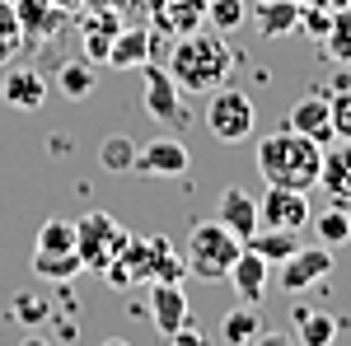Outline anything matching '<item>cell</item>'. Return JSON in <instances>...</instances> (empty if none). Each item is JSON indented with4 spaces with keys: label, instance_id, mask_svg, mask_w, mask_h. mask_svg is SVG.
<instances>
[{
    "label": "cell",
    "instance_id": "obj_1",
    "mask_svg": "<svg viewBox=\"0 0 351 346\" xmlns=\"http://www.w3.org/2000/svg\"><path fill=\"white\" fill-rule=\"evenodd\" d=\"M234 66H239V52L225 42V33L202 24L183 38H173V52H169L164 71L173 75V84L183 94H211L216 84H230Z\"/></svg>",
    "mask_w": 351,
    "mask_h": 346
},
{
    "label": "cell",
    "instance_id": "obj_2",
    "mask_svg": "<svg viewBox=\"0 0 351 346\" xmlns=\"http://www.w3.org/2000/svg\"><path fill=\"white\" fill-rule=\"evenodd\" d=\"M258 173H263V183L271 187H295V192H309V187L319 183V164H324V145H314L309 136L291 132V127H281V132H271L258 140Z\"/></svg>",
    "mask_w": 351,
    "mask_h": 346
},
{
    "label": "cell",
    "instance_id": "obj_3",
    "mask_svg": "<svg viewBox=\"0 0 351 346\" xmlns=\"http://www.w3.org/2000/svg\"><path fill=\"white\" fill-rule=\"evenodd\" d=\"M239 253H243V239L230 225H220V220H197L188 230V253H183V262H188V271L197 281H225Z\"/></svg>",
    "mask_w": 351,
    "mask_h": 346
},
{
    "label": "cell",
    "instance_id": "obj_4",
    "mask_svg": "<svg viewBox=\"0 0 351 346\" xmlns=\"http://www.w3.org/2000/svg\"><path fill=\"white\" fill-rule=\"evenodd\" d=\"M206 132L216 136L220 145H239L258 132V108L243 89H230V84H216L211 99H206Z\"/></svg>",
    "mask_w": 351,
    "mask_h": 346
},
{
    "label": "cell",
    "instance_id": "obj_5",
    "mask_svg": "<svg viewBox=\"0 0 351 346\" xmlns=\"http://www.w3.org/2000/svg\"><path fill=\"white\" fill-rule=\"evenodd\" d=\"M127 243H132V234H127L108 211H84L80 220H75V248H80L84 271H99V267H108L112 258H122Z\"/></svg>",
    "mask_w": 351,
    "mask_h": 346
},
{
    "label": "cell",
    "instance_id": "obj_6",
    "mask_svg": "<svg viewBox=\"0 0 351 346\" xmlns=\"http://www.w3.org/2000/svg\"><path fill=\"white\" fill-rule=\"evenodd\" d=\"M141 103H145V112H150V122H160V127H169V132H183V127L192 122L183 89H178L173 75H169L164 66H155V61L141 66Z\"/></svg>",
    "mask_w": 351,
    "mask_h": 346
},
{
    "label": "cell",
    "instance_id": "obj_7",
    "mask_svg": "<svg viewBox=\"0 0 351 346\" xmlns=\"http://www.w3.org/2000/svg\"><path fill=\"white\" fill-rule=\"evenodd\" d=\"M328 276H332V248L328 243H309V248L300 243L286 262H276V286L286 295L314 291V286H324Z\"/></svg>",
    "mask_w": 351,
    "mask_h": 346
},
{
    "label": "cell",
    "instance_id": "obj_8",
    "mask_svg": "<svg viewBox=\"0 0 351 346\" xmlns=\"http://www.w3.org/2000/svg\"><path fill=\"white\" fill-rule=\"evenodd\" d=\"M188 169H192V150L178 136H155L150 145H136L132 173H145V178H183Z\"/></svg>",
    "mask_w": 351,
    "mask_h": 346
},
{
    "label": "cell",
    "instance_id": "obj_9",
    "mask_svg": "<svg viewBox=\"0 0 351 346\" xmlns=\"http://www.w3.org/2000/svg\"><path fill=\"white\" fill-rule=\"evenodd\" d=\"M328 197V206L351 211V140H332L324 145V164H319V183Z\"/></svg>",
    "mask_w": 351,
    "mask_h": 346
},
{
    "label": "cell",
    "instance_id": "obj_10",
    "mask_svg": "<svg viewBox=\"0 0 351 346\" xmlns=\"http://www.w3.org/2000/svg\"><path fill=\"white\" fill-rule=\"evenodd\" d=\"M150 323H155V332H160L164 342L192 323V304H188V291H183V281H155L150 286Z\"/></svg>",
    "mask_w": 351,
    "mask_h": 346
},
{
    "label": "cell",
    "instance_id": "obj_11",
    "mask_svg": "<svg viewBox=\"0 0 351 346\" xmlns=\"http://www.w3.org/2000/svg\"><path fill=\"white\" fill-rule=\"evenodd\" d=\"M47 94H52V80L38 66H10L0 75V99L10 108H19V112H38L47 103Z\"/></svg>",
    "mask_w": 351,
    "mask_h": 346
},
{
    "label": "cell",
    "instance_id": "obj_12",
    "mask_svg": "<svg viewBox=\"0 0 351 346\" xmlns=\"http://www.w3.org/2000/svg\"><path fill=\"white\" fill-rule=\"evenodd\" d=\"M309 197L295 187H271L263 192V206H258V225H276V230H304L309 225Z\"/></svg>",
    "mask_w": 351,
    "mask_h": 346
},
{
    "label": "cell",
    "instance_id": "obj_13",
    "mask_svg": "<svg viewBox=\"0 0 351 346\" xmlns=\"http://www.w3.org/2000/svg\"><path fill=\"white\" fill-rule=\"evenodd\" d=\"M202 24H206V0H150V28L169 42Z\"/></svg>",
    "mask_w": 351,
    "mask_h": 346
},
{
    "label": "cell",
    "instance_id": "obj_14",
    "mask_svg": "<svg viewBox=\"0 0 351 346\" xmlns=\"http://www.w3.org/2000/svg\"><path fill=\"white\" fill-rule=\"evenodd\" d=\"M286 127L300 136H309L314 145H332L337 136H332V103H328L324 94H304V99H295L291 103V112H286Z\"/></svg>",
    "mask_w": 351,
    "mask_h": 346
},
{
    "label": "cell",
    "instance_id": "obj_15",
    "mask_svg": "<svg viewBox=\"0 0 351 346\" xmlns=\"http://www.w3.org/2000/svg\"><path fill=\"white\" fill-rule=\"evenodd\" d=\"M225 281L234 286V295H239L243 304H263V299H267V286H271V262L243 243V253L234 258V267H230Z\"/></svg>",
    "mask_w": 351,
    "mask_h": 346
},
{
    "label": "cell",
    "instance_id": "obj_16",
    "mask_svg": "<svg viewBox=\"0 0 351 346\" xmlns=\"http://www.w3.org/2000/svg\"><path fill=\"white\" fill-rule=\"evenodd\" d=\"M155 52V28H117V38L108 42V61L112 71H141Z\"/></svg>",
    "mask_w": 351,
    "mask_h": 346
},
{
    "label": "cell",
    "instance_id": "obj_17",
    "mask_svg": "<svg viewBox=\"0 0 351 346\" xmlns=\"http://www.w3.org/2000/svg\"><path fill=\"white\" fill-rule=\"evenodd\" d=\"M216 220L230 225L239 239H248V234L258 230V197H248L243 187H225L220 201H216Z\"/></svg>",
    "mask_w": 351,
    "mask_h": 346
},
{
    "label": "cell",
    "instance_id": "obj_18",
    "mask_svg": "<svg viewBox=\"0 0 351 346\" xmlns=\"http://www.w3.org/2000/svg\"><path fill=\"white\" fill-rule=\"evenodd\" d=\"M253 28H258L267 42L291 38L300 28V5L295 0H258V5H253Z\"/></svg>",
    "mask_w": 351,
    "mask_h": 346
},
{
    "label": "cell",
    "instance_id": "obj_19",
    "mask_svg": "<svg viewBox=\"0 0 351 346\" xmlns=\"http://www.w3.org/2000/svg\"><path fill=\"white\" fill-rule=\"evenodd\" d=\"M14 14H19V28H24V47L33 38L47 42L56 28H61V10H52V0H19Z\"/></svg>",
    "mask_w": 351,
    "mask_h": 346
},
{
    "label": "cell",
    "instance_id": "obj_20",
    "mask_svg": "<svg viewBox=\"0 0 351 346\" xmlns=\"http://www.w3.org/2000/svg\"><path fill=\"white\" fill-rule=\"evenodd\" d=\"M291 323H295L300 346H328L337 337V319H328L324 309H309V304H295L291 309Z\"/></svg>",
    "mask_w": 351,
    "mask_h": 346
},
{
    "label": "cell",
    "instance_id": "obj_21",
    "mask_svg": "<svg viewBox=\"0 0 351 346\" xmlns=\"http://www.w3.org/2000/svg\"><path fill=\"white\" fill-rule=\"evenodd\" d=\"M220 337L230 346H248L263 337V314H258V304H243L239 309H225V319H220Z\"/></svg>",
    "mask_w": 351,
    "mask_h": 346
},
{
    "label": "cell",
    "instance_id": "obj_22",
    "mask_svg": "<svg viewBox=\"0 0 351 346\" xmlns=\"http://www.w3.org/2000/svg\"><path fill=\"white\" fill-rule=\"evenodd\" d=\"M243 243H248L253 253H263V258L276 267V262H286V258H291V253L300 248V230H276V225H263V234L253 230V234H248Z\"/></svg>",
    "mask_w": 351,
    "mask_h": 346
},
{
    "label": "cell",
    "instance_id": "obj_23",
    "mask_svg": "<svg viewBox=\"0 0 351 346\" xmlns=\"http://www.w3.org/2000/svg\"><path fill=\"white\" fill-rule=\"evenodd\" d=\"M33 271H38L43 281H56V286H66L71 276H80V271H84L80 248H66V253H43V248H33Z\"/></svg>",
    "mask_w": 351,
    "mask_h": 346
},
{
    "label": "cell",
    "instance_id": "obj_24",
    "mask_svg": "<svg viewBox=\"0 0 351 346\" xmlns=\"http://www.w3.org/2000/svg\"><path fill=\"white\" fill-rule=\"evenodd\" d=\"M319 52L328 61H337V66H351V5L347 10H332V24L319 38Z\"/></svg>",
    "mask_w": 351,
    "mask_h": 346
},
{
    "label": "cell",
    "instance_id": "obj_25",
    "mask_svg": "<svg viewBox=\"0 0 351 346\" xmlns=\"http://www.w3.org/2000/svg\"><path fill=\"white\" fill-rule=\"evenodd\" d=\"M56 94L61 99H89L94 94V66L89 61H66L61 71H56Z\"/></svg>",
    "mask_w": 351,
    "mask_h": 346
},
{
    "label": "cell",
    "instance_id": "obj_26",
    "mask_svg": "<svg viewBox=\"0 0 351 346\" xmlns=\"http://www.w3.org/2000/svg\"><path fill=\"white\" fill-rule=\"evenodd\" d=\"M309 225H314L319 243H328V248H342V243H351V211L328 206L324 215H309Z\"/></svg>",
    "mask_w": 351,
    "mask_h": 346
},
{
    "label": "cell",
    "instance_id": "obj_27",
    "mask_svg": "<svg viewBox=\"0 0 351 346\" xmlns=\"http://www.w3.org/2000/svg\"><path fill=\"white\" fill-rule=\"evenodd\" d=\"M136 164V140L132 136H108L104 145H99V169H108V173H132Z\"/></svg>",
    "mask_w": 351,
    "mask_h": 346
},
{
    "label": "cell",
    "instance_id": "obj_28",
    "mask_svg": "<svg viewBox=\"0 0 351 346\" xmlns=\"http://www.w3.org/2000/svg\"><path fill=\"white\" fill-rule=\"evenodd\" d=\"M112 38H117V19H112V14H89V24H84V47H89V61H104Z\"/></svg>",
    "mask_w": 351,
    "mask_h": 346
},
{
    "label": "cell",
    "instance_id": "obj_29",
    "mask_svg": "<svg viewBox=\"0 0 351 346\" xmlns=\"http://www.w3.org/2000/svg\"><path fill=\"white\" fill-rule=\"evenodd\" d=\"M19 52H24V28H19V14H14V5H5V0H0V61H14Z\"/></svg>",
    "mask_w": 351,
    "mask_h": 346
},
{
    "label": "cell",
    "instance_id": "obj_30",
    "mask_svg": "<svg viewBox=\"0 0 351 346\" xmlns=\"http://www.w3.org/2000/svg\"><path fill=\"white\" fill-rule=\"evenodd\" d=\"M248 14H243V0H206V24L216 33H234Z\"/></svg>",
    "mask_w": 351,
    "mask_h": 346
},
{
    "label": "cell",
    "instance_id": "obj_31",
    "mask_svg": "<svg viewBox=\"0 0 351 346\" xmlns=\"http://www.w3.org/2000/svg\"><path fill=\"white\" fill-rule=\"evenodd\" d=\"M33 248H43V253H66V248H75V225L71 220H47L43 230H38V243Z\"/></svg>",
    "mask_w": 351,
    "mask_h": 346
},
{
    "label": "cell",
    "instance_id": "obj_32",
    "mask_svg": "<svg viewBox=\"0 0 351 346\" xmlns=\"http://www.w3.org/2000/svg\"><path fill=\"white\" fill-rule=\"evenodd\" d=\"M10 304H14V309H10V319H14V323H47V319H52V304H47L43 295L33 299L28 291H19Z\"/></svg>",
    "mask_w": 351,
    "mask_h": 346
},
{
    "label": "cell",
    "instance_id": "obj_33",
    "mask_svg": "<svg viewBox=\"0 0 351 346\" xmlns=\"http://www.w3.org/2000/svg\"><path fill=\"white\" fill-rule=\"evenodd\" d=\"M328 24H332V10H328V0H314V5H300V28L319 42L328 33Z\"/></svg>",
    "mask_w": 351,
    "mask_h": 346
},
{
    "label": "cell",
    "instance_id": "obj_34",
    "mask_svg": "<svg viewBox=\"0 0 351 346\" xmlns=\"http://www.w3.org/2000/svg\"><path fill=\"white\" fill-rule=\"evenodd\" d=\"M328 103H332V136L337 140H351V89L337 94V99H328Z\"/></svg>",
    "mask_w": 351,
    "mask_h": 346
},
{
    "label": "cell",
    "instance_id": "obj_35",
    "mask_svg": "<svg viewBox=\"0 0 351 346\" xmlns=\"http://www.w3.org/2000/svg\"><path fill=\"white\" fill-rule=\"evenodd\" d=\"M347 89H351V75L342 71V75H332V80H328L319 94H324V99H337V94H347Z\"/></svg>",
    "mask_w": 351,
    "mask_h": 346
},
{
    "label": "cell",
    "instance_id": "obj_36",
    "mask_svg": "<svg viewBox=\"0 0 351 346\" xmlns=\"http://www.w3.org/2000/svg\"><path fill=\"white\" fill-rule=\"evenodd\" d=\"M295 5H314V0H295Z\"/></svg>",
    "mask_w": 351,
    "mask_h": 346
}]
</instances>
